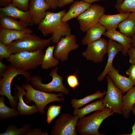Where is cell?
I'll return each mask as SVG.
<instances>
[{
  "instance_id": "obj_1",
  "label": "cell",
  "mask_w": 135,
  "mask_h": 135,
  "mask_svg": "<svg viewBox=\"0 0 135 135\" xmlns=\"http://www.w3.org/2000/svg\"><path fill=\"white\" fill-rule=\"evenodd\" d=\"M66 12V10L57 12L46 11V16L38 25V29L43 35H52V42L56 44L61 38L71 34V28L68 22H62V18Z\"/></svg>"
},
{
  "instance_id": "obj_2",
  "label": "cell",
  "mask_w": 135,
  "mask_h": 135,
  "mask_svg": "<svg viewBox=\"0 0 135 135\" xmlns=\"http://www.w3.org/2000/svg\"><path fill=\"white\" fill-rule=\"evenodd\" d=\"M110 108L106 107L98 110L88 116H84L78 120L76 126L78 134L81 135H104L98 129L103 121L113 115Z\"/></svg>"
},
{
  "instance_id": "obj_3",
  "label": "cell",
  "mask_w": 135,
  "mask_h": 135,
  "mask_svg": "<svg viewBox=\"0 0 135 135\" xmlns=\"http://www.w3.org/2000/svg\"><path fill=\"white\" fill-rule=\"evenodd\" d=\"M21 87L26 91L24 95L26 102L27 103L34 102L38 107L41 114L44 113V108L49 103L54 102H61L65 100L62 93L56 94L39 90L35 89L30 83H23Z\"/></svg>"
},
{
  "instance_id": "obj_4",
  "label": "cell",
  "mask_w": 135,
  "mask_h": 135,
  "mask_svg": "<svg viewBox=\"0 0 135 135\" xmlns=\"http://www.w3.org/2000/svg\"><path fill=\"white\" fill-rule=\"evenodd\" d=\"M19 74L24 76L26 79L27 82L30 83L31 77L30 72L17 69L10 64L8 66V69L2 74V78H0V95L6 97L10 106L15 109L17 108L18 96L17 91L14 92V96L12 95L11 84L14 78Z\"/></svg>"
},
{
  "instance_id": "obj_5",
  "label": "cell",
  "mask_w": 135,
  "mask_h": 135,
  "mask_svg": "<svg viewBox=\"0 0 135 135\" xmlns=\"http://www.w3.org/2000/svg\"><path fill=\"white\" fill-rule=\"evenodd\" d=\"M52 40V37L44 39L32 34L14 40L6 46L12 54L24 52H34L42 50L48 46Z\"/></svg>"
},
{
  "instance_id": "obj_6",
  "label": "cell",
  "mask_w": 135,
  "mask_h": 135,
  "mask_svg": "<svg viewBox=\"0 0 135 135\" xmlns=\"http://www.w3.org/2000/svg\"><path fill=\"white\" fill-rule=\"evenodd\" d=\"M44 54L42 50L12 54L6 60L16 69L24 71L35 69L41 65Z\"/></svg>"
},
{
  "instance_id": "obj_7",
  "label": "cell",
  "mask_w": 135,
  "mask_h": 135,
  "mask_svg": "<svg viewBox=\"0 0 135 135\" xmlns=\"http://www.w3.org/2000/svg\"><path fill=\"white\" fill-rule=\"evenodd\" d=\"M58 69L57 66L54 67L50 72L49 76L52 80L47 84L42 83V78L38 75L31 76L30 79L32 86L36 89L47 92H58L66 94H68L70 91L63 84V78L58 74Z\"/></svg>"
},
{
  "instance_id": "obj_8",
  "label": "cell",
  "mask_w": 135,
  "mask_h": 135,
  "mask_svg": "<svg viewBox=\"0 0 135 135\" xmlns=\"http://www.w3.org/2000/svg\"><path fill=\"white\" fill-rule=\"evenodd\" d=\"M107 88L106 96L102 99L105 108H109L113 113L122 114V92L113 82L110 76H106Z\"/></svg>"
},
{
  "instance_id": "obj_9",
  "label": "cell",
  "mask_w": 135,
  "mask_h": 135,
  "mask_svg": "<svg viewBox=\"0 0 135 135\" xmlns=\"http://www.w3.org/2000/svg\"><path fill=\"white\" fill-rule=\"evenodd\" d=\"M78 116L69 113H63L56 120L50 132L51 135H78L76 128Z\"/></svg>"
},
{
  "instance_id": "obj_10",
  "label": "cell",
  "mask_w": 135,
  "mask_h": 135,
  "mask_svg": "<svg viewBox=\"0 0 135 135\" xmlns=\"http://www.w3.org/2000/svg\"><path fill=\"white\" fill-rule=\"evenodd\" d=\"M105 11L104 7L102 6L96 4H91L89 8L77 17L80 30L84 32H86L98 23Z\"/></svg>"
},
{
  "instance_id": "obj_11",
  "label": "cell",
  "mask_w": 135,
  "mask_h": 135,
  "mask_svg": "<svg viewBox=\"0 0 135 135\" xmlns=\"http://www.w3.org/2000/svg\"><path fill=\"white\" fill-rule=\"evenodd\" d=\"M87 45L86 50L82 52V56L87 60L95 63L102 62L107 53L108 41L100 38Z\"/></svg>"
},
{
  "instance_id": "obj_12",
  "label": "cell",
  "mask_w": 135,
  "mask_h": 135,
  "mask_svg": "<svg viewBox=\"0 0 135 135\" xmlns=\"http://www.w3.org/2000/svg\"><path fill=\"white\" fill-rule=\"evenodd\" d=\"M56 44L54 56L62 62L68 60L70 52L76 50L79 46L76 36L72 34L62 37Z\"/></svg>"
},
{
  "instance_id": "obj_13",
  "label": "cell",
  "mask_w": 135,
  "mask_h": 135,
  "mask_svg": "<svg viewBox=\"0 0 135 135\" xmlns=\"http://www.w3.org/2000/svg\"><path fill=\"white\" fill-rule=\"evenodd\" d=\"M50 9L45 0H30L28 11L34 24L38 25L41 22L46 16V10Z\"/></svg>"
},
{
  "instance_id": "obj_14",
  "label": "cell",
  "mask_w": 135,
  "mask_h": 135,
  "mask_svg": "<svg viewBox=\"0 0 135 135\" xmlns=\"http://www.w3.org/2000/svg\"><path fill=\"white\" fill-rule=\"evenodd\" d=\"M8 16L20 19L28 26L34 24L29 11H23L15 6L12 3L8 5L0 8V16Z\"/></svg>"
},
{
  "instance_id": "obj_15",
  "label": "cell",
  "mask_w": 135,
  "mask_h": 135,
  "mask_svg": "<svg viewBox=\"0 0 135 135\" xmlns=\"http://www.w3.org/2000/svg\"><path fill=\"white\" fill-rule=\"evenodd\" d=\"M123 49L122 46L116 41L110 39L108 41L107 53L108 58L106 66L101 74L98 77L97 80L100 82L104 78L113 67L112 62L116 54Z\"/></svg>"
},
{
  "instance_id": "obj_16",
  "label": "cell",
  "mask_w": 135,
  "mask_h": 135,
  "mask_svg": "<svg viewBox=\"0 0 135 135\" xmlns=\"http://www.w3.org/2000/svg\"><path fill=\"white\" fill-rule=\"evenodd\" d=\"M32 30L28 28L18 30L0 28V42L7 46L14 40L32 34Z\"/></svg>"
},
{
  "instance_id": "obj_17",
  "label": "cell",
  "mask_w": 135,
  "mask_h": 135,
  "mask_svg": "<svg viewBox=\"0 0 135 135\" xmlns=\"http://www.w3.org/2000/svg\"><path fill=\"white\" fill-rule=\"evenodd\" d=\"M130 12H120L114 14H104L101 17L98 22L106 28V31L116 30L120 23L126 18Z\"/></svg>"
},
{
  "instance_id": "obj_18",
  "label": "cell",
  "mask_w": 135,
  "mask_h": 135,
  "mask_svg": "<svg viewBox=\"0 0 135 135\" xmlns=\"http://www.w3.org/2000/svg\"><path fill=\"white\" fill-rule=\"evenodd\" d=\"M114 83L122 92H127L135 85V80L123 76L113 66L108 74Z\"/></svg>"
},
{
  "instance_id": "obj_19",
  "label": "cell",
  "mask_w": 135,
  "mask_h": 135,
  "mask_svg": "<svg viewBox=\"0 0 135 135\" xmlns=\"http://www.w3.org/2000/svg\"><path fill=\"white\" fill-rule=\"evenodd\" d=\"M16 89L17 90L18 96V102L17 108L19 115L31 116L34 113L39 112V109L36 104L30 106L24 102L23 96L26 94V92L24 89L17 84L16 86Z\"/></svg>"
},
{
  "instance_id": "obj_20",
  "label": "cell",
  "mask_w": 135,
  "mask_h": 135,
  "mask_svg": "<svg viewBox=\"0 0 135 135\" xmlns=\"http://www.w3.org/2000/svg\"><path fill=\"white\" fill-rule=\"evenodd\" d=\"M103 35L120 44L123 47L121 52L122 54L124 56L127 55L128 51L132 46V38L126 36L116 30L106 31Z\"/></svg>"
},
{
  "instance_id": "obj_21",
  "label": "cell",
  "mask_w": 135,
  "mask_h": 135,
  "mask_svg": "<svg viewBox=\"0 0 135 135\" xmlns=\"http://www.w3.org/2000/svg\"><path fill=\"white\" fill-rule=\"evenodd\" d=\"M91 4L82 0L74 2L68 11L62 17V22H67L73 18H77L89 8Z\"/></svg>"
},
{
  "instance_id": "obj_22",
  "label": "cell",
  "mask_w": 135,
  "mask_h": 135,
  "mask_svg": "<svg viewBox=\"0 0 135 135\" xmlns=\"http://www.w3.org/2000/svg\"><path fill=\"white\" fill-rule=\"evenodd\" d=\"M106 31L105 28L99 22L90 28L81 40L82 44L87 45L101 38Z\"/></svg>"
},
{
  "instance_id": "obj_23",
  "label": "cell",
  "mask_w": 135,
  "mask_h": 135,
  "mask_svg": "<svg viewBox=\"0 0 135 135\" xmlns=\"http://www.w3.org/2000/svg\"><path fill=\"white\" fill-rule=\"evenodd\" d=\"M120 32L126 36L132 38L135 35V12L129 15L119 24Z\"/></svg>"
},
{
  "instance_id": "obj_24",
  "label": "cell",
  "mask_w": 135,
  "mask_h": 135,
  "mask_svg": "<svg viewBox=\"0 0 135 135\" xmlns=\"http://www.w3.org/2000/svg\"><path fill=\"white\" fill-rule=\"evenodd\" d=\"M0 28L10 29L24 30L28 28L27 24L20 20H17L8 16H0Z\"/></svg>"
},
{
  "instance_id": "obj_25",
  "label": "cell",
  "mask_w": 135,
  "mask_h": 135,
  "mask_svg": "<svg viewBox=\"0 0 135 135\" xmlns=\"http://www.w3.org/2000/svg\"><path fill=\"white\" fill-rule=\"evenodd\" d=\"M123 116L125 118L130 116L132 107L135 104V87H132L122 97Z\"/></svg>"
},
{
  "instance_id": "obj_26",
  "label": "cell",
  "mask_w": 135,
  "mask_h": 135,
  "mask_svg": "<svg viewBox=\"0 0 135 135\" xmlns=\"http://www.w3.org/2000/svg\"><path fill=\"white\" fill-rule=\"evenodd\" d=\"M55 46H49L46 50L41 64L42 69L47 70L57 66L59 64V60L55 57L54 52Z\"/></svg>"
},
{
  "instance_id": "obj_27",
  "label": "cell",
  "mask_w": 135,
  "mask_h": 135,
  "mask_svg": "<svg viewBox=\"0 0 135 135\" xmlns=\"http://www.w3.org/2000/svg\"><path fill=\"white\" fill-rule=\"evenodd\" d=\"M105 108L102 98L88 104L82 108L74 109L73 110L72 113L74 115L78 116L80 118L92 112L101 110Z\"/></svg>"
},
{
  "instance_id": "obj_28",
  "label": "cell",
  "mask_w": 135,
  "mask_h": 135,
  "mask_svg": "<svg viewBox=\"0 0 135 135\" xmlns=\"http://www.w3.org/2000/svg\"><path fill=\"white\" fill-rule=\"evenodd\" d=\"M106 91L101 92L98 90L95 93L88 95L80 99L73 98L70 101L72 107L74 109H78L86 104L95 100L102 98L103 96L106 94Z\"/></svg>"
},
{
  "instance_id": "obj_29",
  "label": "cell",
  "mask_w": 135,
  "mask_h": 135,
  "mask_svg": "<svg viewBox=\"0 0 135 135\" xmlns=\"http://www.w3.org/2000/svg\"><path fill=\"white\" fill-rule=\"evenodd\" d=\"M4 96H1L0 98V120L16 117L19 115L18 110L13 108L8 107L5 104Z\"/></svg>"
},
{
  "instance_id": "obj_30",
  "label": "cell",
  "mask_w": 135,
  "mask_h": 135,
  "mask_svg": "<svg viewBox=\"0 0 135 135\" xmlns=\"http://www.w3.org/2000/svg\"><path fill=\"white\" fill-rule=\"evenodd\" d=\"M31 126L30 123L24 124L20 128H18L14 124H10L7 126L4 132L0 133V135H26L27 131Z\"/></svg>"
},
{
  "instance_id": "obj_31",
  "label": "cell",
  "mask_w": 135,
  "mask_h": 135,
  "mask_svg": "<svg viewBox=\"0 0 135 135\" xmlns=\"http://www.w3.org/2000/svg\"><path fill=\"white\" fill-rule=\"evenodd\" d=\"M115 8L119 12H135V0H124L122 3L116 5Z\"/></svg>"
},
{
  "instance_id": "obj_32",
  "label": "cell",
  "mask_w": 135,
  "mask_h": 135,
  "mask_svg": "<svg viewBox=\"0 0 135 135\" xmlns=\"http://www.w3.org/2000/svg\"><path fill=\"white\" fill-rule=\"evenodd\" d=\"M62 106L60 105L50 106L46 112V122L50 125L52 121L60 114Z\"/></svg>"
},
{
  "instance_id": "obj_33",
  "label": "cell",
  "mask_w": 135,
  "mask_h": 135,
  "mask_svg": "<svg viewBox=\"0 0 135 135\" xmlns=\"http://www.w3.org/2000/svg\"><path fill=\"white\" fill-rule=\"evenodd\" d=\"M76 72L74 74H69L67 78V81L70 87L74 90L80 84Z\"/></svg>"
},
{
  "instance_id": "obj_34",
  "label": "cell",
  "mask_w": 135,
  "mask_h": 135,
  "mask_svg": "<svg viewBox=\"0 0 135 135\" xmlns=\"http://www.w3.org/2000/svg\"><path fill=\"white\" fill-rule=\"evenodd\" d=\"M30 0H13L12 3L15 6L24 11L29 10Z\"/></svg>"
},
{
  "instance_id": "obj_35",
  "label": "cell",
  "mask_w": 135,
  "mask_h": 135,
  "mask_svg": "<svg viewBox=\"0 0 135 135\" xmlns=\"http://www.w3.org/2000/svg\"><path fill=\"white\" fill-rule=\"evenodd\" d=\"M12 53L10 50L6 46L0 42V60L2 62L4 58H9Z\"/></svg>"
},
{
  "instance_id": "obj_36",
  "label": "cell",
  "mask_w": 135,
  "mask_h": 135,
  "mask_svg": "<svg viewBox=\"0 0 135 135\" xmlns=\"http://www.w3.org/2000/svg\"><path fill=\"white\" fill-rule=\"evenodd\" d=\"M47 132H43L40 129L29 128L27 131L26 135H48Z\"/></svg>"
},
{
  "instance_id": "obj_37",
  "label": "cell",
  "mask_w": 135,
  "mask_h": 135,
  "mask_svg": "<svg viewBox=\"0 0 135 135\" xmlns=\"http://www.w3.org/2000/svg\"><path fill=\"white\" fill-rule=\"evenodd\" d=\"M127 54L129 57V62L132 64L135 65V46H132L128 50Z\"/></svg>"
},
{
  "instance_id": "obj_38",
  "label": "cell",
  "mask_w": 135,
  "mask_h": 135,
  "mask_svg": "<svg viewBox=\"0 0 135 135\" xmlns=\"http://www.w3.org/2000/svg\"><path fill=\"white\" fill-rule=\"evenodd\" d=\"M126 73L129 78L135 80V65L132 64L129 68L126 71Z\"/></svg>"
},
{
  "instance_id": "obj_39",
  "label": "cell",
  "mask_w": 135,
  "mask_h": 135,
  "mask_svg": "<svg viewBox=\"0 0 135 135\" xmlns=\"http://www.w3.org/2000/svg\"><path fill=\"white\" fill-rule=\"evenodd\" d=\"M50 6V9H56L58 7L59 0H45Z\"/></svg>"
},
{
  "instance_id": "obj_40",
  "label": "cell",
  "mask_w": 135,
  "mask_h": 135,
  "mask_svg": "<svg viewBox=\"0 0 135 135\" xmlns=\"http://www.w3.org/2000/svg\"><path fill=\"white\" fill-rule=\"evenodd\" d=\"M74 0H59L58 7L62 8L74 2Z\"/></svg>"
},
{
  "instance_id": "obj_41",
  "label": "cell",
  "mask_w": 135,
  "mask_h": 135,
  "mask_svg": "<svg viewBox=\"0 0 135 135\" xmlns=\"http://www.w3.org/2000/svg\"><path fill=\"white\" fill-rule=\"evenodd\" d=\"M8 66H7L4 63L0 61V75L2 76L4 72L7 70Z\"/></svg>"
},
{
  "instance_id": "obj_42",
  "label": "cell",
  "mask_w": 135,
  "mask_h": 135,
  "mask_svg": "<svg viewBox=\"0 0 135 135\" xmlns=\"http://www.w3.org/2000/svg\"><path fill=\"white\" fill-rule=\"evenodd\" d=\"M13 1V0H0V6L6 7L12 3Z\"/></svg>"
},
{
  "instance_id": "obj_43",
  "label": "cell",
  "mask_w": 135,
  "mask_h": 135,
  "mask_svg": "<svg viewBox=\"0 0 135 135\" xmlns=\"http://www.w3.org/2000/svg\"><path fill=\"white\" fill-rule=\"evenodd\" d=\"M131 111L134 114L135 116V104L133 106ZM132 133L130 134H126L123 135H135V123L132 127Z\"/></svg>"
},
{
  "instance_id": "obj_44",
  "label": "cell",
  "mask_w": 135,
  "mask_h": 135,
  "mask_svg": "<svg viewBox=\"0 0 135 135\" xmlns=\"http://www.w3.org/2000/svg\"><path fill=\"white\" fill-rule=\"evenodd\" d=\"M100 0H81L91 4L93 2Z\"/></svg>"
},
{
  "instance_id": "obj_45",
  "label": "cell",
  "mask_w": 135,
  "mask_h": 135,
  "mask_svg": "<svg viewBox=\"0 0 135 135\" xmlns=\"http://www.w3.org/2000/svg\"><path fill=\"white\" fill-rule=\"evenodd\" d=\"M132 38V46L134 47L135 46V35Z\"/></svg>"
},
{
  "instance_id": "obj_46",
  "label": "cell",
  "mask_w": 135,
  "mask_h": 135,
  "mask_svg": "<svg viewBox=\"0 0 135 135\" xmlns=\"http://www.w3.org/2000/svg\"><path fill=\"white\" fill-rule=\"evenodd\" d=\"M116 0V5H118L122 3L124 0Z\"/></svg>"
}]
</instances>
